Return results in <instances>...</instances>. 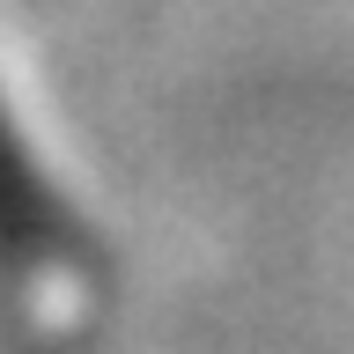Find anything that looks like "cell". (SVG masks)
Returning a JSON list of instances; mask_svg holds the SVG:
<instances>
[{
  "label": "cell",
  "instance_id": "cell-1",
  "mask_svg": "<svg viewBox=\"0 0 354 354\" xmlns=\"http://www.w3.org/2000/svg\"><path fill=\"white\" fill-rule=\"evenodd\" d=\"M52 243V214H44L37 185H30V162L15 155L8 126H0V259L8 266H30Z\"/></svg>",
  "mask_w": 354,
  "mask_h": 354
}]
</instances>
